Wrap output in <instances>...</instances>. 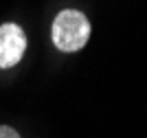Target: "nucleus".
I'll use <instances>...</instances> for the list:
<instances>
[{
    "mask_svg": "<svg viewBox=\"0 0 147 138\" xmlns=\"http://www.w3.org/2000/svg\"><path fill=\"white\" fill-rule=\"evenodd\" d=\"M0 138H20V134L9 125H0Z\"/></svg>",
    "mask_w": 147,
    "mask_h": 138,
    "instance_id": "3",
    "label": "nucleus"
},
{
    "mask_svg": "<svg viewBox=\"0 0 147 138\" xmlns=\"http://www.w3.org/2000/svg\"><path fill=\"white\" fill-rule=\"evenodd\" d=\"M26 48V35L18 24H2L0 26V68H13L22 59Z\"/></svg>",
    "mask_w": 147,
    "mask_h": 138,
    "instance_id": "2",
    "label": "nucleus"
},
{
    "mask_svg": "<svg viewBox=\"0 0 147 138\" xmlns=\"http://www.w3.org/2000/svg\"><path fill=\"white\" fill-rule=\"evenodd\" d=\"M53 44L61 53H75L86 46L90 37V22L81 11L75 9H64V11L53 20Z\"/></svg>",
    "mask_w": 147,
    "mask_h": 138,
    "instance_id": "1",
    "label": "nucleus"
}]
</instances>
